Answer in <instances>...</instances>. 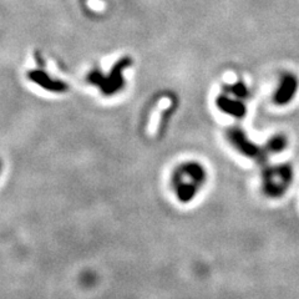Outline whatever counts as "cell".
<instances>
[{
	"label": "cell",
	"mask_w": 299,
	"mask_h": 299,
	"mask_svg": "<svg viewBox=\"0 0 299 299\" xmlns=\"http://www.w3.org/2000/svg\"><path fill=\"white\" fill-rule=\"evenodd\" d=\"M231 96H222L218 99V106L224 112L234 117H242L246 114V105L243 100L246 99L247 89L243 84H237L229 89Z\"/></svg>",
	"instance_id": "obj_3"
},
{
	"label": "cell",
	"mask_w": 299,
	"mask_h": 299,
	"mask_svg": "<svg viewBox=\"0 0 299 299\" xmlns=\"http://www.w3.org/2000/svg\"><path fill=\"white\" fill-rule=\"evenodd\" d=\"M206 171L200 163L186 162L178 166L172 176V187L180 202H191L206 182Z\"/></svg>",
	"instance_id": "obj_1"
},
{
	"label": "cell",
	"mask_w": 299,
	"mask_h": 299,
	"mask_svg": "<svg viewBox=\"0 0 299 299\" xmlns=\"http://www.w3.org/2000/svg\"><path fill=\"white\" fill-rule=\"evenodd\" d=\"M293 180V169L289 165L272 166L262 175V188L268 197L283 196Z\"/></svg>",
	"instance_id": "obj_2"
},
{
	"label": "cell",
	"mask_w": 299,
	"mask_h": 299,
	"mask_svg": "<svg viewBox=\"0 0 299 299\" xmlns=\"http://www.w3.org/2000/svg\"><path fill=\"white\" fill-rule=\"evenodd\" d=\"M287 147V139L283 136V135H277V136H273L272 139H269L268 142H267L266 148L267 152L269 154H278V152H282L284 148Z\"/></svg>",
	"instance_id": "obj_6"
},
{
	"label": "cell",
	"mask_w": 299,
	"mask_h": 299,
	"mask_svg": "<svg viewBox=\"0 0 299 299\" xmlns=\"http://www.w3.org/2000/svg\"><path fill=\"white\" fill-rule=\"evenodd\" d=\"M228 140L238 152L247 157H251L257 161H262L266 157V148H261L248 139L242 129H231L228 131Z\"/></svg>",
	"instance_id": "obj_4"
},
{
	"label": "cell",
	"mask_w": 299,
	"mask_h": 299,
	"mask_svg": "<svg viewBox=\"0 0 299 299\" xmlns=\"http://www.w3.org/2000/svg\"><path fill=\"white\" fill-rule=\"evenodd\" d=\"M298 80L294 75H284L281 80V84L278 86L274 95V101L278 105H286L292 101L293 96L297 93Z\"/></svg>",
	"instance_id": "obj_5"
}]
</instances>
